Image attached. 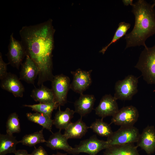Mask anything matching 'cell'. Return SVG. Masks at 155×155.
<instances>
[{
	"label": "cell",
	"mask_w": 155,
	"mask_h": 155,
	"mask_svg": "<svg viewBox=\"0 0 155 155\" xmlns=\"http://www.w3.org/2000/svg\"><path fill=\"white\" fill-rule=\"evenodd\" d=\"M131 26V24L129 23L125 22H120L118 24L112 39L111 42L106 46L103 48L100 52L104 54L108 47L112 44L115 43L120 38L125 36L128 30Z\"/></svg>",
	"instance_id": "obj_26"
},
{
	"label": "cell",
	"mask_w": 155,
	"mask_h": 155,
	"mask_svg": "<svg viewBox=\"0 0 155 155\" xmlns=\"http://www.w3.org/2000/svg\"><path fill=\"white\" fill-rule=\"evenodd\" d=\"M132 6L131 12L135 16V24L131 31L125 35V49L137 46L145 47L147 46L145 44L147 39L155 34L154 4L144 0H138Z\"/></svg>",
	"instance_id": "obj_2"
},
{
	"label": "cell",
	"mask_w": 155,
	"mask_h": 155,
	"mask_svg": "<svg viewBox=\"0 0 155 155\" xmlns=\"http://www.w3.org/2000/svg\"><path fill=\"white\" fill-rule=\"evenodd\" d=\"M30 155H48L47 152L42 146H39L38 148H35L34 150Z\"/></svg>",
	"instance_id": "obj_29"
},
{
	"label": "cell",
	"mask_w": 155,
	"mask_h": 155,
	"mask_svg": "<svg viewBox=\"0 0 155 155\" xmlns=\"http://www.w3.org/2000/svg\"><path fill=\"white\" fill-rule=\"evenodd\" d=\"M117 100L111 94L103 96L95 109L96 114L103 119L108 116L113 117L119 110Z\"/></svg>",
	"instance_id": "obj_11"
},
{
	"label": "cell",
	"mask_w": 155,
	"mask_h": 155,
	"mask_svg": "<svg viewBox=\"0 0 155 155\" xmlns=\"http://www.w3.org/2000/svg\"><path fill=\"white\" fill-rule=\"evenodd\" d=\"M135 67L141 72L148 84H155V44L151 47H144Z\"/></svg>",
	"instance_id": "obj_3"
},
{
	"label": "cell",
	"mask_w": 155,
	"mask_h": 155,
	"mask_svg": "<svg viewBox=\"0 0 155 155\" xmlns=\"http://www.w3.org/2000/svg\"><path fill=\"white\" fill-rule=\"evenodd\" d=\"M61 130L52 133L46 142L47 147L53 150H61L69 154L73 148L67 142L68 139L61 132Z\"/></svg>",
	"instance_id": "obj_16"
},
{
	"label": "cell",
	"mask_w": 155,
	"mask_h": 155,
	"mask_svg": "<svg viewBox=\"0 0 155 155\" xmlns=\"http://www.w3.org/2000/svg\"><path fill=\"white\" fill-rule=\"evenodd\" d=\"M138 78L132 75L119 80L115 84L114 97L117 100H130L138 92Z\"/></svg>",
	"instance_id": "obj_4"
},
{
	"label": "cell",
	"mask_w": 155,
	"mask_h": 155,
	"mask_svg": "<svg viewBox=\"0 0 155 155\" xmlns=\"http://www.w3.org/2000/svg\"><path fill=\"white\" fill-rule=\"evenodd\" d=\"M103 119H96L90 126L93 132L100 136L108 137L113 133L110 124L104 122Z\"/></svg>",
	"instance_id": "obj_23"
},
{
	"label": "cell",
	"mask_w": 155,
	"mask_h": 155,
	"mask_svg": "<svg viewBox=\"0 0 155 155\" xmlns=\"http://www.w3.org/2000/svg\"><path fill=\"white\" fill-rule=\"evenodd\" d=\"M133 0H123L122 1L123 4L126 6H128L129 5H130L132 6L133 3Z\"/></svg>",
	"instance_id": "obj_31"
},
{
	"label": "cell",
	"mask_w": 155,
	"mask_h": 155,
	"mask_svg": "<svg viewBox=\"0 0 155 155\" xmlns=\"http://www.w3.org/2000/svg\"><path fill=\"white\" fill-rule=\"evenodd\" d=\"M0 86L3 89L11 93L16 97H22L24 88L19 79L15 75L8 73L1 80Z\"/></svg>",
	"instance_id": "obj_13"
},
{
	"label": "cell",
	"mask_w": 155,
	"mask_h": 155,
	"mask_svg": "<svg viewBox=\"0 0 155 155\" xmlns=\"http://www.w3.org/2000/svg\"><path fill=\"white\" fill-rule=\"evenodd\" d=\"M52 89L55 102L59 106H64L67 103V96L70 86V80L63 74L54 76L51 81Z\"/></svg>",
	"instance_id": "obj_7"
},
{
	"label": "cell",
	"mask_w": 155,
	"mask_h": 155,
	"mask_svg": "<svg viewBox=\"0 0 155 155\" xmlns=\"http://www.w3.org/2000/svg\"><path fill=\"white\" fill-rule=\"evenodd\" d=\"M14 154L15 155H30V154L28 153L27 151L25 150H17Z\"/></svg>",
	"instance_id": "obj_30"
},
{
	"label": "cell",
	"mask_w": 155,
	"mask_h": 155,
	"mask_svg": "<svg viewBox=\"0 0 155 155\" xmlns=\"http://www.w3.org/2000/svg\"><path fill=\"white\" fill-rule=\"evenodd\" d=\"M52 155H67V153H62L57 152L56 154H53Z\"/></svg>",
	"instance_id": "obj_32"
},
{
	"label": "cell",
	"mask_w": 155,
	"mask_h": 155,
	"mask_svg": "<svg viewBox=\"0 0 155 155\" xmlns=\"http://www.w3.org/2000/svg\"><path fill=\"white\" fill-rule=\"evenodd\" d=\"M43 128L41 130L29 134L24 135L19 143L30 147L34 146L36 144L46 142L43 133Z\"/></svg>",
	"instance_id": "obj_24"
},
{
	"label": "cell",
	"mask_w": 155,
	"mask_h": 155,
	"mask_svg": "<svg viewBox=\"0 0 155 155\" xmlns=\"http://www.w3.org/2000/svg\"><path fill=\"white\" fill-rule=\"evenodd\" d=\"M108 147L106 141L99 140L94 135L88 139L81 141L78 145L73 148L69 154L76 155L85 153L90 155H97L99 152Z\"/></svg>",
	"instance_id": "obj_6"
},
{
	"label": "cell",
	"mask_w": 155,
	"mask_h": 155,
	"mask_svg": "<svg viewBox=\"0 0 155 155\" xmlns=\"http://www.w3.org/2000/svg\"><path fill=\"white\" fill-rule=\"evenodd\" d=\"M153 4H154V5H155V0H153Z\"/></svg>",
	"instance_id": "obj_33"
},
{
	"label": "cell",
	"mask_w": 155,
	"mask_h": 155,
	"mask_svg": "<svg viewBox=\"0 0 155 155\" xmlns=\"http://www.w3.org/2000/svg\"><path fill=\"white\" fill-rule=\"evenodd\" d=\"M52 22L49 19L36 25L24 26L19 31L26 55L39 69L38 86L47 81L51 82L54 76L52 73V53L55 31Z\"/></svg>",
	"instance_id": "obj_1"
},
{
	"label": "cell",
	"mask_w": 155,
	"mask_h": 155,
	"mask_svg": "<svg viewBox=\"0 0 155 155\" xmlns=\"http://www.w3.org/2000/svg\"><path fill=\"white\" fill-rule=\"evenodd\" d=\"M137 148L133 143L111 146L105 149L103 155H140Z\"/></svg>",
	"instance_id": "obj_18"
},
{
	"label": "cell",
	"mask_w": 155,
	"mask_h": 155,
	"mask_svg": "<svg viewBox=\"0 0 155 155\" xmlns=\"http://www.w3.org/2000/svg\"><path fill=\"white\" fill-rule=\"evenodd\" d=\"M27 119L30 121L37 123L49 131L52 132L53 120L49 116L44 114L36 112L28 113L26 114Z\"/></svg>",
	"instance_id": "obj_22"
},
{
	"label": "cell",
	"mask_w": 155,
	"mask_h": 155,
	"mask_svg": "<svg viewBox=\"0 0 155 155\" xmlns=\"http://www.w3.org/2000/svg\"><path fill=\"white\" fill-rule=\"evenodd\" d=\"M139 116V112L135 107L132 105L123 107L112 117L111 124L120 127L133 126Z\"/></svg>",
	"instance_id": "obj_8"
},
{
	"label": "cell",
	"mask_w": 155,
	"mask_h": 155,
	"mask_svg": "<svg viewBox=\"0 0 155 155\" xmlns=\"http://www.w3.org/2000/svg\"><path fill=\"white\" fill-rule=\"evenodd\" d=\"M96 98L92 94H80L74 103V111L82 117L90 113L93 109Z\"/></svg>",
	"instance_id": "obj_15"
},
{
	"label": "cell",
	"mask_w": 155,
	"mask_h": 155,
	"mask_svg": "<svg viewBox=\"0 0 155 155\" xmlns=\"http://www.w3.org/2000/svg\"><path fill=\"white\" fill-rule=\"evenodd\" d=\"M26 55L25 48L22 42L15 38L13 33H12L10 36L7 54L9 63L18 69Z\"/></svg>",
	"instance_id": "obj_9"
},
{
	"label": "cell",
	"mask_w": 155,
	"mask_h": 155,
	"mask_svg": "<svg viewBox=\"0 0 155 155\" xmlns=\"http://www.w3.org/2000/svg\"><path fill=\"white\" fill-rule=\"evenodd\" d=\"M31 108L33 111L47 115L51 118L54 110L59 107L56 103L47 104L40 103L32 105L24 104L23 105Z\"/></svg>",
	"instance_id": "obj_25"
},
{
	"label": "cell",
	"mask_w": 155,
	"mask_h": 155,
	"mask_svg": "<svg viewBox=\"0 0 155 155\" xmlns=\"http://www.w3.org/2000/svg\"><path fill=\"white\" fill-rule=\"evenodd\" d=\"M82 118L74 123L71 122L65 129L63 134L68 139L81 138L87 132L90 127L83 121Z\"/></svg>",
	"instance_id": "obj_17"
},
{
	"label": "cell",
	"mask_w": 155,
	"mask_h": 155,
	"mask_svg": "<svg viewBox=\"0 0 155 155\" xmlns=\"http://www.w3.org/2000/svg\"><path fill=\"white\" fill-rule=\"evenodd\" d=\"M9 64V63H8ZM8 63H6L3 61L2 55L0 53V79L1 80L5 78L7 74V66Z\"/></svg>",
	"instance_id": "obj_28"
},
{
	"label": "cell",
	"mask_w": 155,
	"mask_h": 155,
	"mask_svg": "<svg viewBox=\"0 0 155 155\" xmlns=\"http://www.w3.org/2000/svg\"><path fill=\"white\" fill-rule=\"evenodd\" d=\"M92 70L86 71L79 68L75 71H71L73 76L70 89L79 94H83L91 85L92 79L91 73Z\"/></svg>",
	"instance_id": "obj_10"
},
{
	"label": "cell",
	"mask_w": 155,
	"mask_h": 155,
	"mask_svg": "<svg viewBox=\"0 0 155 155\" xmlns=\"http://www.w3.org/2000/svg\"><path fill=\"white\" fill-rule=\"evenodd\" d=\"M136 146L150 155L155 151V128L153 126H148L140 134L136 142Z\"/></svg>",
	"instance_id": "obj_12"
},
{
	"label": "cell",
	"mask_w": 155,
	"mask_h": 155,
	"mask_svg": "<svg viewBox=\"0 0 155 155\" xmlns=\"http://www.w3.org/2000/svg\"><path fill=\"white\" fill-rule=\"evenodd\" d=\"M20 79L28 83L34 84V80L38 75L39 69L33 61L26 55L24 62L21 64Z\"/></svg>",
	"instance_id": "obj_14"
},
{
	"label": "cell",
	"mask_w": 155,
	"mask_h": 155,
	"mask_svg": "<svg viewBox=\"0 0 155 155\" xmlns=\"http://www.w3.org/2000/svg\"><path fill=\"white\" fill-rule=\"evenodd\" d=\"M59 107V110L53 119V125L59 130H65L71 123V121L75 112L68 107L64 111L61 110L60 106Z\"/></svg>",
	"instance_id": "obj_20"
},
{
	"label": "cell",
	"mask_w": 155,
	"mask_h": 155,
	"mask_svg": "<svg viewBox=\"0 0 155 155\" xmlns=\"http://www.w3.org/2000/svg\"><path fill=\"white\" fill-rule=\"evenodd\" d=\"M30 96L34 101L40 103H56L54 94L52 89H49L43 84L39 88H36L33 89Z\"/></svg>",
	"instance_id": "obj_19"
},
{
	"label": "cell",
	"mask_w": 155,
	"mask_h": 155,
	"mask_svg": "<svg viewBox=\"0 0 155 155\" xmlns=\"http://www.w3.org/2000/svg\"><path fill=\"white\" fill-rule=\"evenodd\" d=\"M19 141L13 135L6 133L0 134V155H5L8 154H14L16 150L17 145Z\"/></svg>",
	"instance_id": "obj_21"
},
{
	"label": "cell",
	"mask_w": 155,
	"mask_h": 155,
	"mask_svg": "<svg viewBox=\"0 0 155 155\" xmlns=\"http://www.w3.org/2000/svg\"><path fill=\"white\" fill-rule=\"evenodd\" d=\"M140 135L136 127L133 126L120 127L116 131L107 137L108 147L115 145H122L137 142Z\"/></svg>",
	"instance_id": "obj_5"
},
{
	"label": "cell",
	"mask_w": 155,
	"mask_h": 155,
	"mask_svg": "<svg viewBox=\"0 0 155 155\" xmlns=\"http://www.w3.org/2000/svg\"><path fill=\"white\" fill-rule=\"evenodd\" d=\"M6 133L13 135L20 132L21 129L18 116L16 112L11 114L6 123Z\"/></svg>",
	"instance_id": "obj_27"
}]
</instances>
